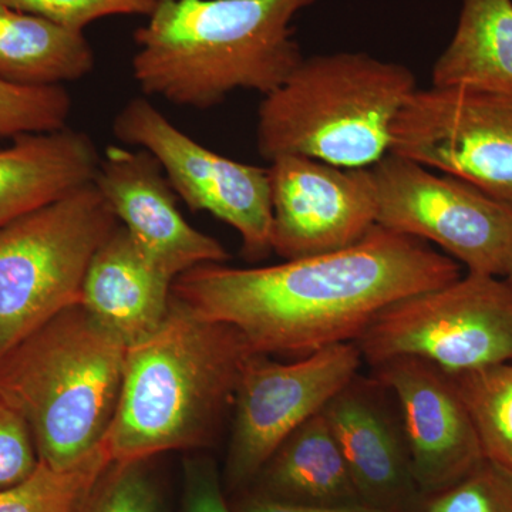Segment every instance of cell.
Here are the masks:
<instances>
[{"mask_svg": "<svg viewBox=\"0 0 512 512\" xmlns=\"http://www.w3.org/2000/svg\"><path fill=\"white\" fill-rule=\"evenodd\" d=\"M504 279H505V281L508 282V285H510L512 288V256H511L510 265H508L507 274H505Z\"/></svg>", "mask_w": 512, "mask_h": 512, "instance_id": "30", "label": "cell"}, {"mask_svg": "<svg viewBox=\"0 0 512 512\" xmlns=\"http://www.w3.org/2000/svg\"><path fill=\"white\" fill-rule=\"evenodd\" d=\"M427 495L417 512H512V474L484 460L457 483Z\"/></svg>", "mask_w": 512, "mask_h": 512, "instance_id": "24", "label": "cell"}, {"mask_svg": "<svg viewBox=\"0 0 512 512\" xmlns=\"http://www.w3.org/2000/svg\"><path fill=\"white\" fill-rule=\"evenodd\" d=\"M362 362L356 342L329 346L293 363L249 356L234 397L228 460L232 481L258 476L293 431L356 379Z\"/></svg>", "mask_w": 512, "mask_h": 512, "instance_id": "11", "label": "cell"}, {"mask_svg": "<svg viewBox=\"0 0 512 512\" xmlns=\"http://www.w3.org/2000/svg\"><path fill=\"white\" fill-rule=\"evenodd\" d=\"M264 478L272 495L269 500L302 505L362 503L322 412L282 443L266 463Z\"/></svg>", "mask_w": 512, "mask_h": 512, "instance_id": "18", "label": "cell"}, {"mask_svg": "<svg viewBox=\"0 0 512 512\" xmlns=\"http://www.w3.org/2000/svg\"><path fill=\"white\" fill-rule=\"evenodd\" d=\"M251 355L237 329L202 318L171 293L160 328L127 348L119 403L103 440L113 464L207 446Z\"/></svg>", "mask_w": 512, "mask_h": 512, "instance_id": "3", "label": "cell"}, {"mask_svg": "<svg viewBox=\"0 0 512 512\" xmlns=\"http://www.w3.org/2000/svg\"><path fill=\"white\" fill-rule=\"evenodd\" d=\"M111 466L113 460L104 441L66 470L39 461L32 476L0 490V512H83Z\"/></svg>", "mask_w": 512, "mask_h": 512, "instance_id": "21", "label": "cell"}, {"mask_svg": "<svg viewBox=\"0 0 512 512\" xmlns=\"http://www.w3.org/2000/svg\"><path fill=\"white\" fill-rule=\"evenodd\" d=\"M377 367L416 357L448 375L512 362V288L504 278L461 275L387 306L357 339Z\"/></svg>", "mask_w": 512, "mask_h": 512, "instance_id": "7", "label": "cell"}, {"mask_svg": "<svg viewBox=\"0 0 512 512\" xmlns=\"http://www.w3.org/2000/svg\"><path fill=\"white\" fill-rule=\"evenodd\" d=\"M485 460L512 474V363L450 375Z\"/></svg>", "mask_w": 512, "mask_h": 512, "instance_id": "22", "label": "cell"}, {"mask_svg": "<svg viewBox=\"0 0 512 512\" xmlns=\"http://www.w3.org/2000/svg\"><path fill=\"white\" fill-rule=\"evenodd\" d=\"M119 224L89 183L0 228V357L82 305L87 269Z\"/></svg>", "mask_w": 512, "mask_h": 512, "instance_id": "6", "label": "cell"}, {"mask_svg": "<svg viewBox=\"0 0 512 512\" xmlns=\"http://www.w3.org/2000/svg\"><path fill=\"white\" fill-rule=\"evenodd\" d=\"M100 158L92 137L69 127L13 138L0 150V228L93 183Z\"/></svg>", "mask_w": 512, "mask_h": 512, "instance_id": "17", "label": "cell"}, {"mask_svg": "<svg viewBox=\"0 0 512 512\" xmlns=\"http://www.w3.org/2000/svg\"><path fill=\"white\" fill-rule=\"evenodd\" d=\"M379 382L396 397L417 490L450 487L485 460L453 377L416 357L376 367Z\"/></svg>", "mask_w": 512, "mask_h": 512, "instance_id": "13", "label": "cell"}, {"mask_svg": "<svg viewBox=\"0 0 512 512\" xmlns=\"http://www.w3.org/2000/svg\"><path fill=\"white\" fill-rule=\"evenodd\" d=\"M268 174L271 248L284 261L352 247L377 225L370 167L282 156L271 161Z\"/></svg>", "mask_w": 512, "mask_h": 512, "instance_id": "12", "label": "cell"}, {"mask_svg": "<svg viewBox=\"0 0 512 512\" xmlns=\"http://www.w3.org/2000/svg\"><path fill=\"white\" fill-rule=\"evenodd\" d=\"M94 63L83 33L0 2V79L26 87L63 86L92 73Z\"/></svg>", "mask_w": 512, "mask_h": 512, "instance_id": "20", "label": "cell"}, {"mask_svg": "<svg viewBox=\"0 0 512 512\" xmlns=\"http://www.w3.org/2000/svg\"><path fill=\"white\" fill-rule=\"evenodd\" d=\"M242 512H389L365 503L346 505H302L275 500H255L245 505Z\"/></svg>", "mask_w": 512, "mask_h": 512, "instance_id": "29", "label": "cell"}, {"mask_svg": "<svg viewBox=\"0 0 512 512\" xmlns=\"http://www.w3.org/2000/svg\"><path fill=\"white\" fill-rule=\"evenodd\" d=\"M390 153L460 178L512 210V94L417 89L394 121Z\"/></svg>", "mask_w": 512, "mask_h": 512, "instance_id": "9", "label": "cell"}, {"mask_svg": "<svg viewBox=\"0 0 512 512\" xmlns=\"http://www.w3.org/2000/svg\"><path fill=\"white\" fill-rule=\"evenodd\" d=\"M184 512H232L222 494L217 471L207 463L188 467Z\"/></svg>", "mask_w": 512, "mask_h": 512, "instance_id": "28", "label": "cell"}, {"mask_svg": "<svg viewBox=\"0 0 512 512\" xmlns=\"http://www.w3.org/2000/svg\"><path fill=\"white\" fill-rule=\"evenodd\" d=\"M39 461L28 423L0 399V490L32 476Z\"/></svg>", "mask_w": 512, "mask_h": 512, "instance_id": "27", "label": "cell"}, {"mask_svg": "<svg viewBox=\"0 0 512 512\" xmlns=\"http://www.w3.org/2000/svg\"><path fill=\"white\" fill-rule=\"evenodd\" d=\"M70 113L72 97L64 86L26 87L0 79V137L62 130Z\"/></svg>", "mask_w": 512, "mask_h": 512, "instance_id": "23", "label": "cell"}, {"mask_svg": "<svg viewBox=\"0 0 512 512\" xmlns=\"http://www.w3.org/2000/svg\"><path fill=\"white\" fill-rule=\"evenodd\" d=\"M113 133L128 147L153 154L175 194L191 211L210 212L234 228L245 258L258 261L271 254L268 168L238 163L208 150L143 97L124 104L114 117Z\"/></svg>", "mask_w": 512, "mask_h": 512, "instance_id": "10", "label": "cell"}, {"mask_svg": "<svg viewBox=\"0 0 512 512\" xmlns=\"http://www.w3.org/2000/svg\"><path fill=\"white\" fill-rule=\"evenodd\" d=\"M416 92V77L403 64L366 53L303 57L259 106V154L372 167L390 153L394 121Z\"/></svg>", "mask_w": 512, "mask_h": 512, "instance_id": "5", "label": "cell"}, {"mask_svg": "<svg viewBox=\"0 0 512 512\" xmlns=\"http://www.w3.org/2000/svg\"><path fill=\"white\" fill-rule=\"evenodd\" d=\"M322 413L362 503L389 512L409 504L417 485L402 426L375 394L355 379L326 404Z\"/></svg>", "mask_w": 512, "mask_h": 512, "instance_id": "15", "label": "cell"}, {"mask_svg": "<svg viewBox=\"0 0 512 512\" xmlns=\"http://www.w3.org/2000/svg\"><path fill=\"white\" fill-rule=\"evenodd\" d=\"M318 0H158L134 32L141 92L208 110L235 90L274 92L301 64L293 19Z\"/></svg>", "mask_w": 512, "mask_h": 512, "instance_id": "2", "label": "cell"}, {"mask_svg": "<svg viewBox=\"0 0 512 512\" xmlns=\"http://www.w3.org/2000/svg\"><path fill=\"white\" fill-rule=\"evenodd\" d=\"M93 183L140 251L173 281L229 258L217 239L188 224L163 168L147 150L107 147Z\"/></svg>", "mask_w": 512, "mask_h": 512, "instance_id": "14", "label": "cell"}, {"mask_svg": "<svg viewBox=\"0 0 512 512\" xmlns=\"http://www.w3.org/2000/svg\"><path fill=\"white\" fill-rule=\"evenodd\" d=\"M10 8L32 13L72 32L96 20L117 15L150 16L158 0H0Z\"/></svg>", "mask_w": 512, "mask_h": 512, "instance_id": "25", "label": "cell"}, {"mask_svg": "<svg viewBox=\"0 0 512 512\" xmlns=\"http://www.w3.org/2000/svg\"><path fill=\"white\" fill-rule=\"evenodd\" d=\"M126 356L127 346L76 305L0 357V399L28 423L40 461L66 470L103 443Z\"/></svg>", "mask_w": 512, "mask_h": 512, "instance_id": "4", "label": "cell"}, {"mask_svg": "<svg viewBox=\"0 0 512 512\" xmlns=\"http://www.w3.org/2000/svg\"><path fill=\"white\" fill-rule=\"evenodd\" d=\"M144 461L114 464L106 483L96 490L83 512H158V494Z\"/></svg>", "mask_w": 512, "mask_h": 512, "instance_id": "26", "label": "cell"}, {"mask_svg": "<svg viewBox=\"0 0 512 512\" xmlns=\"http://www.w3.org/2000/svg\"><path fill=\"white\" fill-rule=\"evenodd\" d=\"M173 284L119 224L87 269L82 306L128 348L160 328Z\"/></svg>", "mask_w": 512, "mask_h": 512, "instance_id": "16", "label": "cell"}, {"mask_svg": "<svg viewBox=\"0 0 512 512\" xmlns=\"http://www.w3.org/2000/svg\"><path fill=\"white\" fill-rule=\"evenodd\" d=\"M461 265L427 242L376 225L340 251L259 268L207 264L171 293L212 322L232 326L256 355H311L357 342L393 303L450 284Z\"/></svg>", "mask_w": 512, "mask_h": 512, "instance_id": "1", "label": "cell"}, {"mask_svg": "<svg viewBox=\"0 0 512 512\" xmlns=\"http://www.w3.org/2000/svg\"><path fill=\"white\" fill-rule=\"evenodd\" d=\"M376 224L433 242L471 274H507L512 256V210L453 177L389 153L370 167Z\"/></svg>", "mask_w": 512, "mask_h": 512, "instance_id": "8", "label": "cell"}, {"mask_svg": "<svg viewBox=\"0 0 512 512\" xmlns=\"http://www.w3.org/2000/svg\"><path fill=\"white\" fill-rule=\"evenodd\" d=\"M431 86L512 94V0H463Z\"/></svg>", "mask_w": 512, "mask_h": 512, "instance_id": "19", "label": "cell"}]
</instances>
